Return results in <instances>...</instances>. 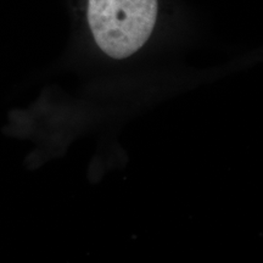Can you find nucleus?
<instances>
[{"label": "nucleus", "instance_id": "obj_1", "mask_svg": "<svg viewBox=\"0 0 263 263\" xmlns=\"http://www.w3.org/2000/svg\"><path fill=\"white\" fill-rule=\"evenodd\" d=\"M157 12V0H88L87 17L98 47L122 60L149 41Z\"/></svg>", "mask_w": 263, "mask_h": 263}]
</instances>
